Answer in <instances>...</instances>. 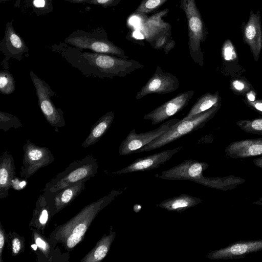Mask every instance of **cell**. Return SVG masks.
<instances>
[{
    "label": "cell",
    "mask_w": 262,
    "mask_h": 262,
    "mask_svg": "<svg viewBox=\"0 0 262 262\" xmlns=\"http://www.w3.org/2000/svg\"><path fill=\"white\" fill-rule=\"evenodd\" d=\"M247 103L252 108L262 113V99L250 101L247 100Z\"/></svg>",
    "instance_id": "obj_33"
},
{
    "label": "cell",
    "mask_w": 262,
    "mask_h": 262,
    "mask_svg": "<svg viewBox=\"0 0 262 262\" xmlns=\"http://www.w3.org/2000/svg\"><path fill=\"white\" fill-rule=\"evenodd\" d=\"M22 126L18 117L8 113L0 111V129L7 132L10 128L15 129Z\"/></svg>",
    "instance_id": "obj_29"
},
{
    "label": "cell",
    "mask_w": 262,
    "mask_h": 262,
    "mask_svg": "<svg viewBox=\"0 0 262 262\" xmlns=\"http://www.w3.org/2000/svg\"><path fill=\"white\" fill-rule=\"evenodd\" d=\"M33 5L35 7L38 8L43 7L45 5V0H34Z\"/></svg>",
    "instance_id": "obj_38"
},
{
    "label": "cell",
    "mask_w": 262,
    "mask_h": 262,
    "mask_svg": "<svg viewBox=\"0 0 262 262\" xmlns=\"http://www.w3.org/2000/svg\"><path fill=\"white\" fill-rule=\"evenodd\" d=\"M116 235L113 226H111L108 233L104 234L94 248L80 260V261L99 262L103 260L109 252Z\"/></svg>",
    "instance_id": "obj_22"
},
{
    "label": "cell",
    "mask_w": 262,
    "mask_h": 262,
    "mask_svg": "<svg viewBox=\"0 0 262 262\" xmlns=\"http://www.w3.org/2000/svg\"><path fill=\"white\" fill-rule=\"evenodd\" d=\"M225 152L227 157L234 159L262 155V138L233 142L227 146Z\"/></svg>",
    "instance_id": "obj_18"
},
{
    "label": "cell",
    "mask_w": 262,
    "mask_h": 262,
    "mask_svg": "<svg viewBox=\"0 0 262 262\" xmlns=\"http://www.w3.org/2000/svg\"><path fill=\"white\" fill-rule=\"evenodd\" d=\"M166 41V37L165 36H162L158 39L156 41L154 48L156 49H159L165 46Z\"/></svg>",
    "instance_id": "obj_35"
},
{
    "label": "cell",
    "mask_w": 262,
    "mask_h": 262,
    "mask_svg": "<svg viewBox=\"0 0 262 262\" xmlns=\"http://www.w3.org/2000/svg\"><path fill=\"white\" fill-rule=\"evenodd\" d=\"M7 242L11 251V254L16 256L25 251V239L14 231H10L8 234Z\"/></svg>",
    "instance_id": "obj_26"
},
{
    "label": "cell",
    "mask_w": 262,
    "mask_h": 262,
    "mask_svg": "<svg viewBox=\"0 0 262 262\" xmlns=\"http://www.w3.org/2000/svg\"><path fill=\"white\" fill-rule=\"evenodd\" d=\"M179 120L178 119L168 120L159 127L145 133L138 134L136 132L135 129H132L121 143L119 148V155L123 156L135 153L136 150L168 131Z\"/></svg>",
    "instance_id": "obj_9"
},
{
    "label": "cell",
    "mask_w": 262,
    "mask_h": 262,
    "mask_svg": "<svg viewBox=\"0 0 262 262\" xmlns=\"http://www.w3.org/2000/svg\"><path fill=\"white\" fill-rule=\"evenodd\" d=\"M99 161L92 155L74 161L46 183L43 192L55 193L80 180L94 177L98 172Z\"/></svg>",
    "instance_id": "obj_3"
},
{
    "label": "cell",
    "mask_w": 262,
    "mask_h": 262,
    "mask_svg": "<svg viewBox=\"0 0 262 262\" xmlns=\"http://www.w3.org/2000/svg\"><path fill=\"white\" fill-rule=\"evenodd\" d=\"M236 124L247 133L262 135V118L241 120Z\"/></svg>",
    "instance_id": "obj_28"
},
{
    "label": "cell",
    "mask_w": 262,
    "mask_h": 262,
    "mask_svg": "<svg viewBox=\"0 0 262 262\" xmlns=\"http://www.w3.org/2000/svg\"><path fill=\"white\" fill-rule=\"evenodd\" d=\"M123 191L113 190L109 193L85 206L65 223L57 226L51 233L49 239L55 247L61 246L68 253L84 238L96 216Z\"/></svg>",
    "instance_id": "obj_2"
},
{
    "label": "cell",
    "mask_w": 262,
    "mask_h": 262,
    "mask_svg": "<svg viewBox=\"0 0 262 262\" xmlns=\"http://www.w3.org/2000/svg\"><path fill=\"white\" fill-rule=\"evenodd\" d=\"M15 175V165L12 155L5 151L0 157V199L6 198L12 187Z\"/></svg>",
    "instance_id": "obj_20"
},
{
    "label": "cell",
    "mask_w": 262,
    "mask_h": 262,
    "mask_svg": "<svg viewBox=\"0 0 262 262\" xmlns=\"http://www.w3.org/2000/svg\"><path fill=\"white\" fill-rule=\"evenodd\" d=\"M73 50L72 52L65 53L64 57L72 67L86 77H124L144 67L134 59H123L108 54L82 52L77 48L74 49L75 52Z\"/></svg>",
    "instance_id": "obj_1"
},
{
    "label": "cell",
    "mask_w": 262,
    "mask_h": 262,
    "mask_svg": "<svg viewBox=\"0 0 262 262\" xmlns=\"http://www.w3.org/2000/svg\"><path fill=\"white\" fill-rule=\"evenodd\" d=\"M253 204L262 206V197L259 198L257 201L253 202Z\"/></svg>",
    "instance_id": "obj_41"
},
{
    "label": "cell",
    "mask_w": 262,
    "mask_h": 262,
    "mask_svg": "<svg viewBox=\"0 0 262 262\" xmlns=\"http://www.w3.org/2000/svg\"><path fill=\"white\" fill-rule=\"evenodd\" d=\"M23 149V164L19 174L26 180L54 161V157L49 148L36 145L30 139L26 140Z\"/></svg>",
    "instance_id": "obj_7"
},
{
    "label": "cell",
    "mask_w": 262,
    "mask_h": 262,
    "mask_svg": "<svg viewBox=\"0 0 262 262\" xmlns=\"http://www.w3.org/2000/svg\"><path fill=\"white\" fill-rule=\"evenodd\" d=\"M182 4L188 20L190 55L194 62L202 67L203 57L200 43L205 39L204 24L194 0H182Z\"/></svg>",
    "instance_id": "obj_6"
},
{
    "label": "cell",
    "mask_w": 262,
    "mask_h": 262,
    "mask_svg": "<svg viewBox=\"0 0 262 262\" xmlns=\"http://www.w3.org/2000/svg\"><path fill=\"white\" fill-rule=\"evenodd\" d=\"M132 19L133 20H130L131 24L132 25L137 24L138 22H139V19L136 17H133Z\"/></svg>",
    "instance_id": "obj_42"
},
{
    "label": "cell",
    "mask_w": 262,
    "mask_h": 262,
    "mask_svg": "<svg viewBox=\"0 0 262 262\" xmlns=\"http://www.w3.org/2000/svg\"><path fill=\"white\" fill-rule=\"evenodd\" d=\"M194 91H188L181 93L152 111L145 114L143 119L151 121V125L163 122L168 118L183 110L189 104Z\"/></svg>",
    "instance_id": "obj_12"
},
{
    "label": "cell",
    "mask_w": 262,
    "mask_h": 262,
    "mask_svg": "<svg viewBox=\"0 0 262 262\" xmlns=\"http://www.w3.org/2000/svg\"><path fill=\"white\" fill-rule=\"evenodd\" d=\"M179 86V80L176 76L165 72L158 66L152 76L136 94V99H140L151 94L162 95L171 93Z\"/></svg>",
    "instance_id": "obj_10"
},
{
    "label": "cell",
    "mask_w": 262,
    "mask_h": 262,
    "mask_svg": "<svg viewBox=\"0 0 262 262\" xmlns=\"http://www.w3.org/2000/svg\"><path fill=\"white\" fill-rule=\"evenodd\" d=\"M199 198L187 194L165 199L157 205L168 211L182 212L202 202Z\"/></svg>",
    "instance_id": "obj_23"
},
{
    "label": "cell",
    "mask_w": 262,
    "mask_h": 262,
    "mask_svg": "<svg viewBox=\"0 0 262 262\" xmlns=\"http://www.w3.org/2000/svg\"><path fill=\"white\" fill-rule=\"evenodd\" d=\"M221 54L223 58L226 61H232L237 58V54L231 40L226 39L223 43Z\"/></svg>",
    "instance_id": "obj_30"
},
{
    "label": "cell",
    "mask_w": 262,
    "mask_h": 262,
    "mask_svg": "<svg viewBox=\"0 0 262 262\" xmlns=\"http://www.w3.org/2000/svg\"><path fill=\"white\" fill-rule=\"evenodd\" d=\"M253 162L256 166L262 169V157L254 159Z\"/></svg>",
    "instance_id": "obj_39"
},
{
    "label": "cell",
    "mask_w": 262,
    "mask_h": 262,
    "mask_svg": "<svg viewBox=\"0 0 262 262\" xmlns=\"http://www.w3.org/2000/svg\"><path fill=\"white\" fill-rule=\"evenodd\" d=\"M209 164L193 159H187L180 164L161 172L156 177L167 180H187L204 185L207 177L203 175Z\"/></svg>",
    "instance_id": "obj_8"
},
{
    "label": "cell",
    "mask_w": 262,
    "mask_h": 262,
    "mask_svg": "<svg viewBox=\"0 0 262 262\" xmlns=\"http://www.w3.org/2000/svg\"><path fill=\"white\" fill-rule=\"evenodd\" d=\"M15 89V83L12 74L8 70L0 71V93L4 95H10Z\"/></svg>",
    "instance_id": "obj_27"
},
{
    "label": "cell",
    "mask_w": 262,
    "mask_h": 262,
    "mask_svg": "<svg viewBox=\"0 0 262 262\" xmlns=\"http://www.w3.org/2000/svg\"><path fill=\"white\" fill-rule=\"evenodd\" d=\"M65 1L73 2V3H80V2L86 1L87 0H65Z\"/></svg>",
    "instance_id": "obj_43"
},
{
    "label": "cell",
    "mask_w": 262,
    "mask_h": 262,
    "mask_svg": "<svg viewBox=\"0 0 262 262\" xmlns=\"http://www.w3.org/2000/svg\"><path fill=\"white\" fill-rule=\"evenodd\" d=\"M166 0H145L137 9L138 13H146L161 5Z\"/></svg>",
    "instance_id": "obj_31"
},
{
    "label": "cell",
    "mask_w": 262,
    "mask_h": 262,
    "mask_svg": "<svg viewBox=\"0 0 262 262\" xmlns=\"http://www.w3.org/2000/svg\"><path fill=\"white\" fill-rule=\"evenodd\" d=\"M5 44L4 45L3 52L5 58L1 63L3 68L9 69L8 60L13 58L20 61L24 53L28 49L21 38L16 34L13 27L7 24L5 35Z\"/></svg>",
    "instance_id": "obj_19"
},
{
    "label": "cell",
    "mask_w": 262,
    "mask_h": 262,
    "mask_svg": "<svg viewBox=\"0 0 262 262\" xmlns=\"http://www.w3.org/2000/svg\"><path fill=\"white\" fill-rule=\"evenodd\" d=\"M65 41L78 50L88 49L96 53L116 55L123 59L128 58L123 50L107 40L78 36L69 37Z\"/></svg>",
    "instance_id": "obj_15"
},
{
    "label": "cell",
    "mask_w": 262,
    "mask_h": 262,
    "mask_svg": "<svg viewBox=\"0 0 262 262\" xmlns=\"http://www.w3.org/2000/svg\"><path fill=\"white\" fill-rule=\"evenodd\" d=\"M90 179L80 180L55 193L43 192L49 202L52 217L69 205L85 189V183Z\"/></svg>",
    "instance_id": "obj_16"
},
{
    "label": "cell",
    "mask_w": 262,
    "mask_h": 262,
    "mask_svg": "<svg viewBox=\"0 0 262 262\" xmlns=\"http://www.w3.org/2000/svg\"><path fill=\"white\" fill-rule=\"evenodd\" d=\"M114 117L113 111L108 112L101 116L92 126L89 136L81 146L86 148L98 142L110 127Z\"/></svg>",
    "instance_id": "obj_24"
},
{
    "label": "cell",
    "mask_w": 262,
    "mask_h": 262,
    "mask_svg": "<svg viewBox=\"0 0 262 262\" xmlns=\"http://www.w3.org/2000/svg\"><path fill=\"white\" fill-rule=\"evenodd\" d=\"M7 237L8 234H6L5 229L0 223V262H3L2 254Z\"/></svg>",
    "instance_id": "obj_32"
},
{
    "label": "cell",
    "mask_w": 262,
    "mask_h": 262,
    "mask_svg": "<svg viewBox=\"0 0 262 262\" xmlns=\"http://www.w3.org/2000/svg\"><path fill=\"white\" fill-rule=\"evenodd\" d=\"M30 76L34 86L38 104L44 117L55 132H59V127L66 125L63 112L61 108H57L51 98L56 96V93L50 86L43 80L40 79L33 71H30Z\"/></svg>",
    "instance_id": "obj_5"
},
{
    "label": "cell",
    "mask_w": 262,
    "mask_h": 262,
    "mask_svg": "<svg viewBox=\"0 0 262 262\" xmlns=\"http://www.w3.org/2000/svg\"><path fill=\"white\" fill-rule=\"evenodd\" d=\"M233 88L237 91L241 92L245 89V84L239 80H234L232 82Z\"/></svg>",
    "instance_id": "obj_34"
},
{
    "label": "cell",
    "mask_w": 262,
    "mask_h": 262,
    "mask_svg": "<svg viewBox=\"0 0 262 262\" xmlns=\"http://www.w3.org/2000/svg\"><path fill=\"white\" fill-rule=\"evenodd\" d=\"M221 104L209 110L194 116L191 119L178 121L169 129L151 142L136 150L135 153L149 151L162 147L183 136L202 128L217 113Z\"/></svg>",
    "instance_id": "obj_4"
},
{
    "label": "cell",
    "mask_w": 262,
    "mask_h": 262,
    "mask_svg": "<svg viewBox=\"0 0 262 262\" xmlns=\"http://www.w3.org/2000/svg\"><path fill=\"white\" fill-rule=\"evenodd\" d=\"M220 97L218 92L212 94L207 93L202 95L189 111L186 116L180 121H183L192 118L194 116L203 113L211 107L219 104Z\"/></svg>",
    "instance_id": "obj_25"
},
{
    "label": "cell",
    "mask_w": 262,
    "mask_h": 262,
    "mask_svg": "<svg viewBox=\"0 0 262 262\" xmlns=\"http://www.w3.org/2000/svg\"><path fill=\"white\" fill-rule=\"evenodd\" d=\"M32 239L37 246V261H68L69 253H62L59 247H54L48 238L34 228H31Z\"/></svg>",
    "instance_id": "obj_17"
},
{
    "label": "cell",
    "mask_w": 262,
    "mask_h": 262,
    "mask_svg": "<svg viewBox=\"0 0 262 262\" xmlns=\"http://www.w3.org/2000/svg\"><path fill=\"white\" fill-rule=\"evenodd\" d=\"M51 217V209L49 202L43 193L39 195L36 202L29 226L36 229L44 234L45 230Z\"/></svg>",
    "instance_id": "obj_21"
},
{
    "label": "cell",
    "mask_w": 262,
    "mask_h": 262,
    "mask_svg": "<svg viewBox=\"0 0 262 262\" xmlns=\"http://www.w3.org/2000/svg\"><path fill=\"white\" fill-rule=\"evenodd\" d=\"M262 251V239L241 240L208 253L206 256L211 260L235 259Z\"/></svg>",
    "instance_id": "obj_11"
},
{
    "label": "cell",
    "mask_w": 262,
    "mask_h": 262,
    "mask_svg": "<svg viewBox=\"0 0 262 262\" xmlns=\"http://www.w3.org/2000/svg\"><path fill=\"white\" fill-rule=\"evenodd\" d=\"M241 30L244 42L249 47L254 59L258 61L262 49V27L259 10L256 12L251 11L248 21L242 23Z\"/></svg>",
    "instance_id": "obj_13"
},
{
    "label": "cell",
    "mask_w": 262,
    "mask_h": 262,
    "mask_svg": "<svg viewBox=\"0 0 262 262\" xmlns=\"http://www.w3.org/2000/svg\"><path fill=\"white\" fill-rule=\"evenodd\" d=\"M114 0H90L89 3L95 5H108Z\"/></svg>",
    "instance_id": "obj_36"
},
{
    "label": "cell",
    "mask_w": 262,
    "mask_h": 262,
    "mask_svg": "<svg viewBox=\"0 0 262 262\" xmlns=\"http://www.w3.org/2000/svg\"><path fill=\"white\" fill-rule=\"evenodd\" d=\"M133 36L134 37H135L137 39L144 38L143 35L142 34V33H140V32H139L138 31H135L133 33Z\"/></svg>",
    "instance_id": "obj_40"
},
{
    "label": "cell",
    "mask_w": 262,
    "mask_h": 262,
    "mask_svg": "<svg viewBox=\"0 0 262 262\" xmlns=\"http://www.w3.org/2000/svg\"><path fill=\"white\" fill-rule=\"evenodd\" d=\"M182 146L172 149H167L143 158L136 159L127 166L122 168L113 174H122L133 172L145 171L159 167L165 164L172 157L181 150Z\"/></svg>",
    "instance_id": "obj_14"
},
{
    "label": "cell",
    "mask_w": 262,
    "mask_h": 262,
    "mask_svg": "<svg viewBox=\"0 0 262 262\" xmlns=\"http://www.w3.org/2000/svg\"><path fill=\"white\" fill-rule=\"evenodd\" d=\"M175 42L172 40L167 42L164 46L165 54H167L174 46Z\"/></svg>",
    "instance_id": "obj_37"
}]
</instances>
